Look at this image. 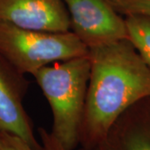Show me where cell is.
Wrapping results in <instances>:
<instances>
[{
    "instance_id": "obj_1",
    "label": "cell",
    "mask_w": 150,
    "mask_h": 150,
    "mask_svg": "<svg viewBox=\"0 0 150 150\" xmlns=\"http://www.w3.org/2000/svg\"><path fill=\"white\" fill-rule=\"evenodd\" d=\"M90 75L79 145L96 148L123 112L150 97V69L129 39L89 48Z\"/></svg>"
},
{
    "instance_id": "obj_2",
    "label": "cell",
    "mask_w": 150,
    "mask_h": 150,
    "mask_svg": "<svg viewBox=\"0 0 150 150\" xmlns=\"http://www.w3.org/2000/svg\"><path fill=\"white\" fill-rule=\"evenodd\" d=\"M89 75L88 55L56 62L33 75L52 111L50 132L67 150L79 145Z\"/></svg>"
},
{
    "instance_id": "obj_3",
    "label": "cell",
    "mask_w": 150,
    "mask_h": 150,
    "mask_svg": "<svg viewBox=\"0 0 150 150\" xmlns=\"http://www.w3.org/2000/svg\"><path fill=\"white\" fill-rule=\"evenodd\" d=\"M88 54L72 31H39L0 21V54L23 74L33 75L50 64Z\"/></svg>"
},
{
    "instance_id": "obj_4",
    "label": "cell",
    "mask_w": 150,
    "mask_h": 150,
    "mask_svg": "<svg viewBox=\"0 0 150 150\" xmlns=\"http://www.w3.org/2000/svg\"><path fill=\"white\" fill-rule=\"evenodd\" d=\"M72 32L89 48L129 39L125 18L110 0H64Z\"/></svg>"
},
{
    "instance_id": "obj_5",
    "label": "cell",
    "mask_w": 150,
    "mask_h": 150,
    "mask_svg": "<svg viewBox=\"0 0 150 150\" xmlns=\"http://www.w3.org/2000/svg\"><path fill=\"white\" fill-rule=\"evenodd\" d=\"M28 88V81L24 74L0 54V131L20 138L33 149L42 150L23 105Z\"/></svg>"
},
{
    "instance_id": "obj_6",
    "label": "cell",
    "mask_w": 150,
    "mask_h": 150,
    "mask_svg": "<svg viewBox=\"0 0 150 150\" xmlns=\"http://www.w3.org/2000/svg\"><path fill=\"white\" fill-rule=\"evenodd\" d=\"M0 21L47 32H68L71 28L64 0H0Z\"/></svg>"
},
{
    "instance_id": "obj_7",
    "label": "cell",
    "mask_w": 150,
    "mask_h": 150,
    "mask_svg": "<svg viewBox=\"0 0 150 150\" xmlns=\"http://www.w3.org/2000/svg\"><path fill=\"white\" fill-rule=\"evenodd\" d=\"M99 147L101 150H150V97L123 112Z\"/></svg>"
},
{
    "instance_id": "obj_8",
    "label": "cell",
    "mask_w": 150,
    "mask_h": 150,
    "mask_svg": "<svg viewBox=\"0 0 150 150\" xmlns=\"http://www.w3.org/2000/svg\"><path fill=\"white\" fill-rule=\"evenodd\" d=\"M129 40L150 69V17L140 14L125 16Z\"/></svg>"
},
{
    "instance_id": "obj_9",
    "label": "cell",
    "mask_w": 150,
    "mask_h": 150,
    "mask_svg": "<svg viewBox=\"0 0 150 150\" xmlns=\"http://www.w3.org/2000/svg\"><path fill=\"white\" fill-rule=\"evenodd\" d=\"M42 150H67L51 132L43 128L38 129ZM0 150H35L15 135L0 131Z\"/></svg>"
},
{
    "instance_id": "obj_10",
    "label": "cell",
    "mask_w": 150,
    "mask_h": 150,
    "mask_svg": "<svg viewBox=\"0 0 150 150\" xmlns=\"http://www.w3.org/2000/svg\"><path fill=\"white\" fill-rule=\"evenodd\" d=\"M123 16L140 14L150 17V0H110Z\"/></svg>"
},
{
    "instance_id": "obj_11",
    "label": "cell",
    "mask_w": 150,
    "mask_h": 150,
    "mask_svg": "<svg viewBox=\"0 0 150 150\" xmlns=\"http://www.w3.org/2000/svg\"><path fill=\"white\" fill-rule=\"evenodd\" d=\"M77 150H101V149H100L99 146H98L96 148H93V149H83V148H81V147H79Z\"/></svg>"
}]
</instances>
